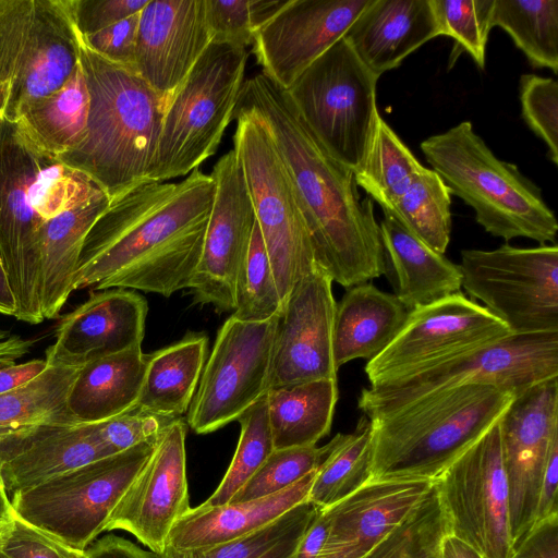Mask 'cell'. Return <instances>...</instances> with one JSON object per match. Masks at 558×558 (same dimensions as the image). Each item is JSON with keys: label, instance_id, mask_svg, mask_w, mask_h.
Returning a JSON list of instances; mask_svg holds the SVG:
<instances>
[{"label": "cell", "instance_id": "cell-2", "mask_svg": "<svg viewBox=\"0 0 558 558\" xmlns=\"http://www.w3.org/2000/svg\"><path fill=\"white\" fill-rule=\"evenodd\" d=\"M234 110L255 114L289 172L310 231L315 264L345 289L386 274L373 201L305 123L286 88L263 72L242 85Z\"/></svg>", "mask_w": 558, "mask_h": 558}, {"label": "cell", "instance_id": "cell-27", "mask_svg": "<svg viewBox=\"0 0 558 558\" xmlns=\"http://www.w3.org/2000/svg\"><path fill=\"white\" fill-rule=\"evenodd\" d=\"M379 230L386 274L390 271L393 294L409 312L461 292L459 265L426 245L393 215L384 213Z\"/></svg>", "mask_w": 558, "mask_h": 558}, {"label": "cell", "instance_id": "cell-55", "mask_svg": "<svg viewBox=\"0 0 558 558\" xmlns=\"http://www.w3.org/2000/svg\"><path fill=\"white\" fill-rule=\"evenodd\" d=\"M48 367L46 359H36L24 363L0 365V395L13 391L44 373Z\"/></svg>", "mask_w": 558, "mask_h": 558}, {"label": "cell", "instance_id": "cell-42", "mask_svg": "<svg viewBox=\"0 0 558 558\" xmlns=\"http://www.w3.org/2000/svg\"><path fill=\"white\" fill-rule=\"evenodd\" d=\"M266 395L238 418L241 432L234 456L219 486L204 505L229 504L275 450Z\"/></svg>", "mask_w": 558, "mask_h": 558}, {"label": "cell", "instance_id": "cell-31", "mask_svg": "<svg viewBox=\"0 0 558 558\" xmlns=\"http://www.w3.org/2000/svg\"><path fill=\"white\" fill-rule=\"evenodd\" d=\"M207 348L204 332L189 331L178 342L147 354L135 411L167 421L187 412L206 363Z\"/></svg>", "mask_w": 558, "mask_h": 558}, {"label": "cell", "instance_id": "cell-53", "mask_svg": "<svg viewBox=\"0 0 558 558\" xmlns=\"http://www.w3.org/2000/svg\"><path fill=\"white\" fill-rule=\"evenodd\" d=\"M557 483H558V441L554 444V446L550 450L548 460H547L546 468H545V472H544V476H543V481H542V485H541L535 523L539 522L548 517L558 514Z\"/></svg>", "mask_w": 558, "mask_h": 558}, {"label": "cell", "instance_id": "cell-50", "mask_svg": "<svg viewBox=\"0 0 558 558\" xmlns=\"http://www.w3.org/2000/svg\"><path fill=\"white\" fill-rule=\"evenodd\" d=\"M65 1L76 33L87 36L140 13L149 0Z\"/></svg>", "mask_w": 558, "mask_h": 558}, {"label": "cell", "instance_id": "cell-56", "mask_svg": "<svg viewBox=\"0 0 558 558\" xmlns=\"http://www.w3.org/2000/svg\"><path fill=\"white\" fill-rule=\"evenodd\" d=\"M330 515L327 508H322L301 537L290 558H317L328 535Z\"/></svg>", "mask_w": 558, "mask_h": 558}, {"label": "cell", "instance_id": "cell-11", "mask_svg": "<svg viewBox=\"0 0 558 558\" xmlns=\"http://www.w3.org/2000/svg\"><path fill=\"white\" fill-rule=\"evenodd\" d=\"M233 119V149L284 304L295 283L316 266L310 231L289 172L263 122L245 110H234Z\"/></svg>", "mask_w": 558, "mask_h": 558}, {"label": "cell", "instance_id": "cell-37", "mask_svg": "<svg viewBox=\"0 0 558 558\" xmlns=\"http://www.w3.org/2000/svg\"><path fill=\"white\" fill-rule=\"evenodd\" d=\"M372 425L362 415L353 433L337 434L331 448L316 470L308 500L328 508L371 481Z\"/></svg>", "mask_w": 558, "mask_h": 558}, {"label": "cell", "instance_id": "cell-13", "mask_svg": "<svg viewBox=\"0 0 558 558\" xmlns=\"http://www.w3.org/2000/svg\"><path fill=\"white\" fill-rule=\"evenodd\" d=\"M462 288L513 335L558 332V246L461 251Z\"/></svg>", "mask_w": 558, "mask_h": 558}, {"label": "cell", "instance_id": "cell-28", "mask_svg": "<svg viewBox=\"0 0 558 558\" xmlns=\"http://www.w3.org/2000/svg\"><path fill=\"white\" fill-rule=\"evenodd\" d=\"M108 456L112 453L97 423H76L47 429L0 453V475L13 494Z\"/></svg>", "mask_w": 558, "mask_h": 558}, {"label": "cell", "instance_id": "cell-12", "mask_svg": "<svg viewBox=\"0 0 558 558\" xmlns=\"http://www.w3.org/2000/svg\"><path fill=\"white\" fill-rule=\"evenodd\" d=\"M378 78L342 37L287 88L320 144L352 171L363 160L380 116Z\"/></svg>", "mask_w": 558, "mask_h": 558}, {"label": "cell", "instance_id": "cell-49", "mask_svg": "<svg viewBox=\"0 0 558 558\" xmlns=\"http://www.w3.org/2000/svg\"><path fill=\"white\" fill-rule=\"evenodd\" d=\"M205 7L211 39L243 48L253 44L250 0H205Z\"/></svg>", "mask_w": 558, "mask_h": 558}, {"label": "cell", "instance_id": "cell-40", "mask_svg": "<svg viewBox=\"0 0 558 558\" xmlns=\"http://www.w3.org/2000/svg\"><path fill=\"white\" fill-rule=\"evenodd\" d=\"M322 507L306 500L268 524L216 547L159 558H290Z\"/></svg>", "mask_w": 558, "mask_h": 558}, {"label": "cell", "instance_id": "cell-21", "mask_svg": "<svg viewBox=\"0 0 558 558\" xmlns=\"http://www.w3.org/2000/svg\"><path fill=\"white\" fill-rule=\"evenodd\" d=\"M372 0H288L255 33L263 73L283 88L341 39Z\"/></svg>", "mask_w": 558, "mask_h": 558}, {"label": "cell", "instance_id": "cell-45", "mask_svg": "<svg viewBox=\"0 0 558 558\" xmlns=\"http://www.w3.org/2000/svg\"><path fill=\"white\" fill-rule=\"evenodd\" d=\"M441 36L456 41L484 70L494 0H430Z\"/></svg>", "mask_w": 558, "mask_h": 558}, {"label": "cell", "instance_id": "cell-29", "mask_svg": "<svg viewBox=\"0 0 558 558\" xmlns=\"http://www.w3.org/2000/svg\"><path fill=\"white\" fill-rule=\"evenodd\" d=\"M409 311L393 293L371 282L347 289L336 306L332 353L336 367L355 360L371 361L396 337Z\"/></svg>", "mask_w": 558, "mask_h": 558}, {"label": "cell", "instance_id": "cell-41", "mask_svg": "<svg viewBox=\"0 0 558 558\" xmlns=\"http://www.w3.org/2000/svg\"><path fill=\"white\" fill-rule=\"evenodd\" d=\"M447 535L446 515L434 484L425 499L364 558H440Z\"/></svg>", "mask_w": 558, "mask_h": 558}, {"label": "cell", "instance_id": "cell-10", "mask_svg": "<svg viewBox=\"0 0 558 558\" xmlns=\"http://www.w3.org/2000/svg\"><path fill=\"white\" fill-rule=\"evenodd\" d=\"M140 444L12 494L13 513L64 545L85 551L150 458Z\"/></svg>", "mask_w": 558, "mask_h": 558}, {"label": "cell", "instance_id": "cell-39", "mask_svg": "<svg viewBox=\"0 0 558 558\" xmlns=\"http://www.w3.org/2000/svg\"><path fill=\"white\" fill-rule=\"evenodd\" d=\"M451 195L439 174L424 167L389 214L430 248L445 254L452 227Z\"/></svg>", "mask_w": 558, "mask_h": 558}, {"label": "cell", "instance_id": "cell-25", "mask_svg": "<svg viewBox=\"0 0 558 558\" xmlns=\"http://www.w3.org/2000/svg\"><path fill=\"white\" fill-rule=\"evenodd\" d=\"M441 36L430 0H372L343 36L378 77Z\"/></svg>", "mask_w": 558, "mask_h": 558}, {"label": "cell", "instance_id": "cell-8", "mask_svg": "<svg viewBox=\"0 0 558 558\" xmlns=\"http://www.w3.org/2000/svg\"><path fill=\"white\" fill-rule=\"evenodd\" d=\"M80 62L65 0H0V111L16 122L33 101L59 89Z\"/></svg>", "mask_w": 558, "mask_h": 558}, {"label": "cell", "instance_id": "cell-16", "mask_svg": "<svg viewBox=\"0 0 558 558\" xmlns=\"http://www.w3.org/2000/svg\"><path fill=\"white\" fill-rule=\"evenodd\" d=\"M278 317L244 322L231 315L219 328L187 410L186 424L196 434L238 421L267 393Z\"/></svg>", "mask_w": 558, "mask_h": 558}, {"label": "cell", "instance_id": "cell-36", "mask_svg": "<svg viewBox=\"0 0 558 558\" xmlns=\"http://www.w3.org/2000/svg\"><path fill=\"white\" fill-rule=\"evenodd\" d=\"M423 168L410 148L379 116L364 158L353 170V175L357 187L364 190L384 213H389Z\"/></svg>", "mask_w": 558, "mask_h": 558}, {"label": "cell", "instance_id": "cell-3", "mask_svg": "<svg viewBox=\"0 0 558 558\" xmlns=\"http://www.w3.org/2000/svg\"><path fill=\"white\" fill-rule=\"evenodd\" d=\"M101 187L40 149L17 122L0 123V259L15 318L39 324L40 243L46 229Z\"/></svg>", "mask_w": 558, "mask_h": 558}, {"label": "cell", "instance_id": "cell-33", "mask_svg": "<svg viewBox=\"0 0 558 558\" xmlns=\"http://www.w3.org/2000/svg\"><path fill=\"white\" fill-rule=\"evenodd\" d=\"M110 199L100 189L44 232L40 243V300L45 319L57 317L74 291L84 239Z\"/></svg>", "mask_w": 558, "mask_h": 558}, {"label": "cell", "instance_id": "cell-54", "mask_svg": "<svg viewBox=\"0 0 558 558\" xmlns=\"http://www.w3.org/2000/svg\"><path fill=\"white\" fill-rule=\"evenodd\" d=\"M87 558H159L153 551L142 549L134 543L108 534L86 549Z\"/></svg>", "mask_w": 558, "mask_h": 558}, {"label": "cell", "instance_id": "cell-58", "mask_svg": "<svg viewBox=\"0 0 558 558\" xmlns=\"http://www.w3.org/2000/svg\"><path fill=\"white\" fill-rule=\"evenodd\" d=\"M288 0H250L251 16L255 32L274 16Z\"/></svg>", "mask_w": 558, "mask_h": 558}, {"label": "cell", "instance_id": "cell-20", "mask_svg": "<svg viewBox=\"0 0 558 558\" xmlns=\"http://www.w3.org/2000/svg\"><path fill=\"white\" fill-rule=\"evenodd\" d=\"M186 430L182 418L165 424L150 458L114 508L106 531L124 530L154 554L166 551L172 526L191 509Z\"/></svg>", "mask_w": 558, "mask_h": 558}, {"label": "cell", "instance_id": "cell-14", "mask_svg": "<svg viewBox=\"0 0 558 558\" xmlns=\"http://www.w3.org/2000/svg\"><path fill=\"white\" fill-rule=\"evenodd\" d=\"M449 535L482 558H511L509 492L499 421L436 480Z\"/></svg>", "mask_w": 558, "mask_h": 558}, {"label": "cell", "instance_id": "cell-61", "mask_svg": "<svg viewBox=\"0 0 558 558\" xmlns=\"http://www.w3.org/2000/svg\"><path fill=\"white\" fill-rule=\"evenodd\" d=\"M12 514L11 500L0 475V522L8 520Z\"/></svg>", "mask_w": 558, "mask_h": 558}, {"label": "cell", "instance_id": "cell-5", "mask_svg": "<svg viewBox=\"0 0 558 558\" xmlns=\"http://www.w3.org/2000/svg\"><path fill=\"white\" fill-rule=\"evenodd\" d=\"M514 396L492 385H468L369 420L371 481H435L499 421Z\"/></svg>", "mask_w": 558, "mask_h": 558}, {"label": "cell", "instance_id": "cell-51", "mask_svg": "<svg viewBox=\"0 0 558 558\" xmlns=\"http://www.w3.org/2000/svg\"><path fill=\"white\" fill-rule=\"evenodd\" d=\"M140 13L78 39L90 50L114 63L134 68Z\"/></svg>", "mask_w": 558, "mask_h": 558}, {"label": "cell", "instance_id": "cell-38", "mask_svg": "<svg viewBox=\"0 0 558 558\" xmlns=\"http://www.w3.org/2000/svg\"><path fill=\"white\" fill-rule=\"evenodd\" d=\"M492 26L502 28L533 68L558 73V0H494Z\"/></svg>", "mask_w": 558, "mask_h": 558}, {"label": "cell", "instance_id": "cell-52", "mask_svg": "<svg viewBox=\"0 0 558 558\" xmlns=\"http://www.w3.org/2000/svg\"><path fill=\"white\" fill-rule=\"evenodd\" d=\"M511 558H558V514L536 522Z\"/></svg>", "mask_w": 558, "mask_h": 558}, {"label": "cell", "instance_id": "cell-46", "mask_svg": "<svg viewBox=\"0 0 558 558\" xmlns=\"http://www.w3.org/2000/svg\"><path fill=\"white\" fill-rule=\"evenodd\" d=\"M522 118L547 146V157L558 165V83L555 78L523 74L519 82Z\"/></svg>", "mask_w": 558, "mask_h": 558}, {"label": "cell", "instance_id": "cell-24", "mask_svg": "<svg viewBox=\"0 0 558 558\" xmlns=\"http://www.w3.org/2000/svg\"><path fill=\"white\" fill-rule=\"evenodd\" d=\"M435 481H369L328 507L326 542L317 558H364L429 494Z\"/></svg>", "mask_w": 558, "mask_h": 558}, {"label": "cell", "instance_id": "cell-60", "mask_svg": "<svg viewBox=\"0 0 558 558\" xmlns=\"http://www.w3.org/2000/svg\"><path fill=\"white\" fill-rule=\"evenodd\" d=\"M0 313L14 316L16 314V304L9 286L5 270L0 259Z\"/></svg>", "mask_w": 558, "mask_h": 558}, {"label": "cell", "instance_id": "cell-7", "mask_svg": "<svg viewBox=\"0 0 558 558\" xmlns=\"http://www.w3.org/2000/svg\"><path fill=\"white\" fill-rule=\"evenodd\" d=\"M246 48L213 39L169 97L146 180L190 174L216 154L244 83Z\"/></svg>", "mask_w": 558, "mask_h": 558}, {"label": "cell", "instance_id": "cell-18", "mask_svg": "<svg viewBox=\"0 0 558 558\" xmlns=\"http://www.w3.org/2000/svg\"><path fill=\"white\" fill-rule=\"evenodd\" d=\"M210 177L216 186L214 202L202 254L186 289L195 303L226 313L235 308L236 278L256 218L234 149L217 160Z\"/></svg>", "mask_w": 558, "mask_h": 558}, {"label": "cell", "instance_id": "cell-44", "mask_svg": "<svg viewBox=\"0 0 558 558\" xmlns=\"http://www.w3.org/2000/svg\"><path fill=\"white\" fill-rule=\"evenodd\" d=\"M330 448L331 440L323 447L275 449L230 502L263 498L290 487L316 470Z\"/></svg>", "mask_w": 558, "mask_h": 558}, {"label": "cell", "instance_id": "cell-62", "mask_svg": "<svg viewBox=\"0 0 558 558\" xmlns=\"http://www.w3.org/2000/svg\"><path fill=\"white\" fill-rule=\"evenodd\" d=\"M1 120H2V113H1V111H0V123H1Z\"/></svg>", "mask_w": 558, "mask_h": 558}, {"label": "cell", "instance_id": "cell-9", "mask_svg": "<svg viewBox=\"0 0 558 558\" xmlns=\"http://www.w3.org/2000/svg\"><path fill=\"white\" fill-rule=\"evenodd\" d=\"M555 377H558V332L511 335L412 375L364 388L357 407L373 420L461 386L492 385L517 396Z\"/></svg>", "mask_w": 558, "mask_h": 558}, {"label": "cell", "instance_id": "cell-19", "mask_svg": "<svg viewBox=\"0 0 558 558\" xmlns=\"http://www.w3.org/2000/svg\"><path fill=\"white\" fill-rule=\"evenodd\" d=\"M332 280L317 265L293 287L278 317L268 390L335 379Z\"/></svg>", "mask_w": 558, "mask_h": 558}, {"label": "cell", "instance_id": "cell-15", "mask_svg": "<svg viewBox=\"0 0 558 558\" xmlns=\"http://www.w3.org/2000/svg\"><path fill=\"white\" fill-rule=\"evenodd\" d=\"M511 335L486 307L458 292L410 311L396 337L367 361L364 372L369 386H377Z\"/></svg>", "mask_w": 558, "mask_h": 558}, {"label": "cell", "instance_id": "cell-59", "mask_svg": "<svg viewBox=\"0 0 558 558\" xmlns=\"http://www.w3.org/2000/svg\"><path fill=\"white\" fill-rule=\"evenodd\" d=\"M440 558H482L473 548L452 535H447L441 545Z\"/></svg>", "mask_w": 558, "mask_h": 558}, {"label": "cell", "instance_id": "cell-34", "mask_svg": "<svg viewBox=\"0 0 558 558\" xmlns=\"http://www.w3.org/2000/svg\"><path fill=\"white\" fill-rule=\"evenodd\" d=\"M338 395L335 379L268 390L267 409L274 448L316 446L330 432Z\"/></svg>", "mask_w": 558, "mask_h": 558}, {"label": "cell", "instance_id": "cell-57", "mask_svg": "<svg viewBox=\"0 0 558 558\" xmlns=\"http://www.w3.org/2000/svg\"><path fill=\"white\" fill-rule=\"evenodd\" d=\"M33 345L32 340L0 329V365L15 363Z\"/></svg>", "mask_w": 558, "mask_h": 558}, {"label": "cell", "instance_id": "cell-1", "mask_svg": "<svg viewBox=\"0 0 558 558\" xmlns=\"http://www.w3.org/2000/svg\"><path fill=\"white\" fill-rule=\"evenodd\" d=\"M199 169L174 183L145 180L110 199L86 234L74 290L122 288L169 298L198 264L215 196Z\"/></svg>", "mask_w": 558, "mask_h": 558}, {"label": "cell", "instance_id": "cell-6", "mask_svg": "<svg viewBox=\"0 0 558 558\" xmlns=\"http://www.w3.org/2000/svg\"><path fill=\"white\" fill-rule=\"evenodd\" d=\"M421 150L451 194L474 209L486 232L506 241L556 244L558 222L541 187L515 165L498 159L470 121L427 137Z\"/></svg>", "mask_w": 558, "mask_h": 558}, {"label": "cell", "instance_id": "cell-17", "mask_svg": "<svg viewBox=\"0 0 558 558\" xmlns=\"http://www.w3.org/2000/svg\"><path fill=\"white\" fill-rule=\"evenodd\" d=\"M499 427L514 550L535 523L545 468L558 441V377L514 396Z\"/></svg>", "mask_w": 558, "mask_h": 558}, {"label": "cell", "instance_id": "cell-23", "mask_svg": "<svg viewBox=\"0 0 558 558\" xmlns=\"http://www.w3.org/2000/svg\"><path fill=\"white\" fill-rule=\"evenodd\" d=\"M99 291L62 316L56 341L45 353L48 363L80 367L141 347L148 312L145 298L122 288Z\"/></svg>", "mask_w": 558, "mask_h": 558}, {"label": "cell", "instance_id": "cell-22", "mask_svg": "<svg viewBox=\"0 0 558 558\" xmlns=\"http://www.w3.org/2000/svg\"><path fill=\"white\" fill-rule=\"evenodd\" d=\"M211 40L205 0H149L138 16L135 71L168 101Z\"/></svg>", "mask_w": 558, "mask_h": 558}, {"label": "cell", "instance_id": "cell-35", "mask_svg": "<svg viewBox=\"0 0 558 558\" xmlns=\"http://www.w3.org/2000/svg\"><path fill=\"white\" fill-rule=\"evenodd\" d=\"M88 109L89 95L78 62L59 89L28 105L16 122L40 149L59 157L83 140Z\"/></svg>", "mask_w": 558, "mask_h": 558}, {"label": "cell", "instance_id": "cell-30", "mask_svg": "<svg viewBox=\"0 0 558 558\" xmlns=\"http://www.w3.org/2000/svg\"><path fill=\"white\" fill-rule=\"evenodd\" d=\"M146 360L136 347L85 363L69 388L68 412L76 423L95 424L135 410Z\"/></svg>", "mask_w": 558, "mask_h": 558}, {"label": "cell", "instance_id": "cell-43", "mask_svg": "<svg viewBox=\"0 0 558 558\" xmlns=\"http://www.w3.org/2000/svg\"><path fill=\"white\" fill-rule=\"evenodd\" d=\"M283 301L272 267L255 221L247 254L235 286L233 317L244 322H265L280 315Z\"/></svg>", "mask_w": 558, "mask_h": 558}, {"label": "cell", "instance_id": "cell-4", "mask_svg": "<svg viewBox=\"0 0 558 558\" xmlns=\"http://www.w3.org/2000/svg\"><path fill=\"white\" fill-rule=\"evenodd\" d=\"M78 41L89 95L87 123L81 143L58 158L112 198L146 180L167 101L135 69L107 60Z\"/></svg>", "mask_w": 558, "mask_h": 558}, {"label": "cell", "instance_id": "cell-48", "mask_svg": "<svg viewBox=\"0 0 558 558\" xmlns=\"http://www.w3.org/2000/svg\"><path fill=\"white\" fill-rule=\"evenodd\" d=\"M163 421L167 420L134 410L97 423V428L104 444L116 454L156 440L167 423Z\"/></svg>", "mask_w": 558, "mask_h": 558}, {"label": "cell", "instance_id": "cell-26", "mask_svg": "<svg viewBox=\"0 0 558 558\" xmlns=\"http://www.w3.org/2000/svg\"><path fill=\"white\" fill-rule=\"evenodd\" d=\"M316 470L270 496L222 506L202 504L191 508L172 526L162 555L206 550L268 524L296 505L308 500Z\"/></svg>", "mask_w": 558, "mask_h": 558}, {"label": "cell", "instance_id": "cell-47", "mask_svg": "<svg viewBox=\"0 0 558 558\" xmlns=\"http://www.w3.org/2000/svg\"><path fill=\"white\" fill-rule=\"evenodd\" d=\"M0 558H87V554L64 545L12 511L0 522Z\"/></svg>", "mask_w": 558, "mask_h": 558}, {"label": "cell", "instance_id": "cell-32", "mask_svg": "<svg viewBox=\"0 0 558 558\" xmlns=\"http://www.w3.org/2000/svg\"><path fill=\"white\" fill-rule=\"evenodd\" d=\"M80 367L48 363L28 384L0 395V453L47 429L76 424L66 395Z\"/></svg>", "mask_w": 558, "mask_h": 558}]
</instances>
